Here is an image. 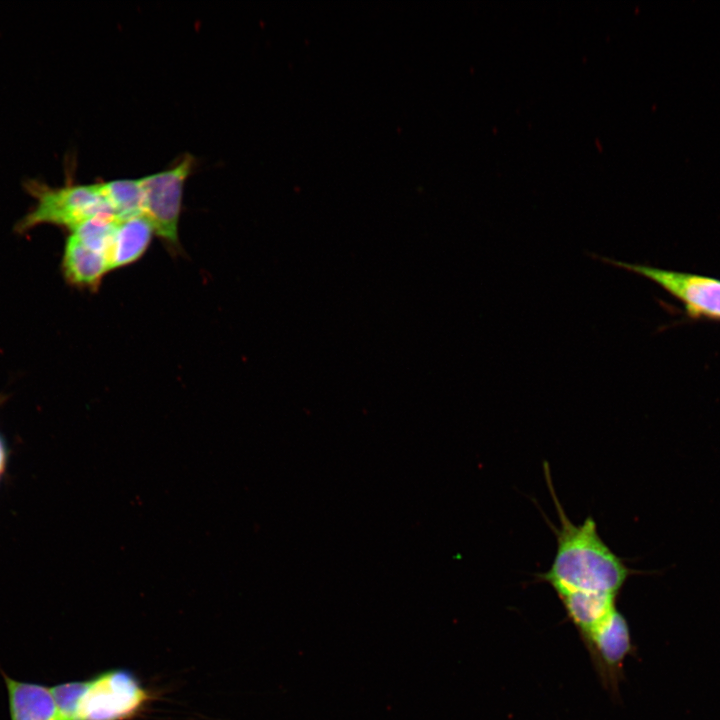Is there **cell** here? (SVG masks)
<instances>
[{"label": "cell", "instance_id": "obj_9", "mask_svg": "<svg viewBox=\"0 0 720 720\" xmlns=\"http://www.w3.org/2000/svg\"><path fill=\"white\" fill-rule=\"evenodd\" d=\"M558 597L568 617L584 637L596 631L617 610V595L613 594L574 591Z\"/></svg>", "mask_w": 720, "mask_h": 720}, {"label": "cell", "instance_id": "obj_3", "mask_svg": "<svg viewBox=\"0 0 720 720\" xmlns=\"http://www.w3.org/2000/svg\"><path fill=\"white\" fill-rule=\"evenodd\" d=\"M598 259L654 282L677 299L691 318L720 321V279L690 272L627 263L607 257H598Z\"/></svg>", "mask_w": 720, "mask_h": 720}, {"label": "cell", "instance_id": "obj_7", "mask_svg": "<svg viewBox=\"0 0 720 720\" xmlns=\"http://www.w3.org/2000/svg\"><path fill=\"white\" fill-rule=\"evenodd\" d=\"M3 676L11 720H62L49 687Z\"/></svg>", "mask_w": 720, "mask_h": 720}, {"label": "cell", "instance_id": "obj_1", "mask_svg": "<svg viewBox=\"0 0 720 720\" xmlns=\"http://www.w3.org/2000/svg\"><path fill=\"white\" fill-rule=\"evenodd\" d=\"M545 474L560 524L552 525L557 543L552 563L538 578L557 595L574 591L617 595L635 571L604 542L592 516L579 525L569 519L553 489L547 464Z\"/></svg>", "mask_w": 720, "mask_h": 720}, {"label": "cell", "instance_id": "obj_5", "mask_svg": "<svg viewBox=\"0 0 720 720\" xmlns=\"http://www.w3.org/2000/svg\"><path fill=\"white\" fill-rule=\"evenodd\" d=\"M193 163V157L187 154L172 167L139 178L143 216L150 221L155 233L171 245L178 243L184 185Z\"/></svg>", "mask_w": 720, "mask_h": 720}, {"label": "cell", "instance_id": "obj_13", "mask_svg": "<svg viewBox=\"0 0 720 720\" xmlns=\"http://www.w3.org/2000/svg\"><path fill=\"white\" fill-rule=\"evenodd\" d=\"M7 456L8 455H7L6 444H5L4 440L2 439V437L0 436V478L6 468Z\"/></svg>", "mask_w": 720, "mask_h": 720}, {"label": "cell", "instance_id": "obj_12", "mask_svg": "<svg viewBox=\"0 0 720 720\" xmlns=\"http://www.w3.org/2000/svg\"><path fill=\"white\" fill-rule=\"evenodd\" d=\"M85 684L86 681H75L50 688L62 720H75Z\"/></svg>", "mask_w": 720, "mask_h": 720}, {"label": "cell", "instance_id": "obj_10", "mask_svg": "<svg viewBox=\"0 0 720 720\" xmlns=\"http://www.w3.org/2000/svg\"><path fill=\"white\" fill-rule=\"evenodd\" d=\"M110 271L105 255L98 253L69 235L62 258L65 280L78 288L95 289Z\"/></svg>", "mask_w": 720, "mask_h": 720}, {"label": "cell", "instance_id": "obj_6", "mask_svg": "<svg viewBox=\"0 0 720 720\" xmlns=\"http://www.w3.org/2000/svg\"><path fill=\"white\" fill-rule=\"evenodd\" d=\"M601 671L615 677L631 651L629 627L616 610L596 631L584 637Z\"/></svg>", "mask_w": 720, "mask_h": 720}, {"label": "cell", "instance_id": "obj_2", "mask_svg": "<svg viewBox=\"0 0 720 720\" xmlns=\"http://www.w3.org/2000/svg\"><path fill=\"white\" fill-rule=\"evenodd\" d=\"M25 187L36 202L16 224L17 232L25 233L43 224L71 231L96 216L114 217L104 196L102 183H72L50 187L40 181L30 180L25 183Z\"/></svg>", "mask_w": 720, "mask_h": 720}, {"label": "cell", "instance_id": "obj_4", "mask_svg": "<svg viewBox=\"0 0 720 720\" xmlns=\"http://www.w3.org/2000/svg\"><path fill=\"white\" fill-rule=\"evenodd\" d=\"M147 698L130 672L107 671L86 681L75 720H124L135 715Z\"/></svg>", "mask_w": 720, "mask_h": 720}, {"label": "cell", "instance_id": "obj_11", "mask_svg": "<svg viewBox=\"0 0 720 720\" xmlns=\"http://www.w3.org/2000/svg\"><path fill=\"white\" fill-rule=\"evenodd\" d=\"M102 189L117 220L143 215V194L139 179L102 182Z\"/></svg>", "mask_w": 720, "mask_h": 720}, {"label": "cell", "instance_id": "obj_8", "mask_svg": "<svg viewBox=\"0 0 720 720\" xmlns=\"http://www.w3.org/2000/svg\"><path fill=\"white\" fill-rule=\"evenodd\" d=\"M154 233L152 224L143 215L119 220L107 251L109 270L137 261L147 250Z\"/></svg>", "mask_w": 720, "mask_h": 720}]
</instances>
